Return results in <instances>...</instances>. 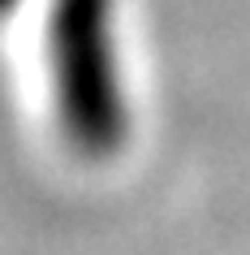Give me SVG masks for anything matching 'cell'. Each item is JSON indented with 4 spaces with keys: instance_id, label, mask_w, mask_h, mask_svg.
<instances>
[{
    "instance_id": "1",
    "label": "cell",
    "mask_w": 250,
    "mask_h": 255,
    "mask_svg": "<svg viewBox=\"0 0 250 255\" xmlns=\"http://www.w3.org/2000/svg\"><path fill=\"white\" fill-rule=\"evenodd\" d=\"M52 82L69 143L91 160L112 156L130 126L112 39V0H56Z\"/></svg>"
},
{
    "instance_id": "2",
    "label": "cell",
    "mask_w": 250,
    "mask_h": 255,
    "mask_svg": "<svg viewBox=\"0 0 250 255\" xmlns=\"http://www.w3.org/2000/svg\"><path fill=\"white\" fill-rule=\"evenodd\" d=\"M0 4H9V0H0Z\"/></svg>"
}]
</instances>
